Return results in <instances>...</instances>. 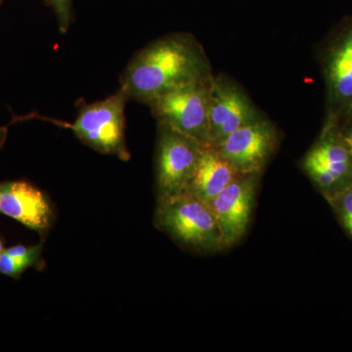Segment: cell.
<instances>
[{
  "label": "cell",
  "instance_id": "obj_1",
  "mask_svg": "<svg viewBox=\"0 0 352 352\" xmlns=\"http://www.w3.org/2000/svg\"><path fill=\"white\" fill-rule=\"evenodd\" d=\"M212 76L203 46L192 34L182 32L138 51L122 73L120 89L127 99L148 104L173 88Z\"/></svg>",
  "mask_w": 352,
  "mask_h": 352
},
{
  "label": "cell",
  "instance_id": "obj_2",
  "mask_svg": "<svg viewBox=\"0 0 352 352\" xmlns=\"http://www.w3.org/2000/svg\"><path fill=\"white\" fill-rule=\"evenodd\" d=\"M156 224L177 241L199 252L221 249V233L210 206L184 193L157 200Z\"/></svg>",
  "mask_w": 352,
  "mask_h": 352
},
{
  "label": "cell",
  "instance_id": "obj_3",
  "mask_svg": "<svg viewBox=\"0 0 352 352\" xmlns=\"http://www.w3.org/2000/svg\"><path fill=\"white\" fill-rule=\"evenodd\" d=\"M126 96L119 89L104 100L85 104L73 124H67L83 144L101 154L129 161L126 140Z\"/></svg>",
  "mask_w": 352,
  "mask_h": 352
},
{
  "label": "cell",
  "instance_id": "obj_4",
  "mask_svg": "<svg viewBox=\"0 0 352 352\" xmlns=\"http://www.w3.org/2000/svg\"><path fill=\"white\" fill-rule=\"evenodd\" d=\"M201 80L173 88L147 104L157 122L208 144L210 82Z\"/></svg>",
  "mask_w": 352,
  "mask_h": 352
},
{
  "label": "cell",
  "instance_id": "obj_5",
  "mask_svg": "<svg viewBox=\"0 0 352 352\" xmlns=\"http://www.w3.org/2000/svg\"><path fill=\"white\" fill-rule=\"evenodd\" d=\"M197 139L157 122V187L159 200L186 191L201 147Z\"/></svg>",
  "mask_w": 352,
  "mask_h": 352
},
{
  "label": "cell",
  "instance_id": "obj_6",
  "mask_svg": "<svg viewBox=\"0 0 352 352\" xmlns=\"http://www.w3.org/2000/svg\"><path fill=\"white\" fill-rule=\"evenodd\" d=\"M303 168L328 200L352 184V159L337 120L328 118L320 138L305 157Z\"/></svg>",
  "mask_w": 352,
  "mask_h": 352
},
{
  "label": "cell",
  "instance_id": "obj_7",
  "mask_svg": "<svg viewBox=\"0 0 352 352\" xmlns=\"http://www.w3.org/2000/svg\"><path fill=\"white\" fill-rule=\"evenodd\" d=\"M263 119L242 88L226 76H212L208 110V144L217 147L240 127Z\"/></svg>",
  "mask_w": 352,
  "mask_h": 352
},
{
  "label": "cell",
  "instance_id": "obj_8",
  "mask_svg": "<svg viewBox=\"0 0 352 352\" xmlns=\"http://www.w3.org/2000/svg\"><path fill=\"white\" fill-rule=\"evenodd\" d=\"M322 57L328 118L337 119L352 107V17L331 36Z\"/></svg>",
  "mask_w": 352,
  "mask_h": 352
},
{
  "label": "cell",
  "instance_id": "obj_9",
  "mask_svg": "<svg viewBox=\"0 0 352 352\" xmlns=\"http://www.w3.org/2000/svg\"><path fill=\"white\" fill-rule=\"evenodd\" d=\"M277 144L276 129L263 118L240 127L215 148L240 175H261Z\"/></svg>",
  "mask_w": 352,
  "mask_h": 352
},
{
  "label": "cell",
  "instance_id": "obj_10",
  "mask_svg": "<svg viewBox=\"0 0 352 352\" xmlns=\"http://www.w3.org/2000/svg\"><path fill=\"white\" fill-rule=\"evenodd\" d=\"M259 175H240L210 204L220 233L222 248L239 242L249 228Z\"/></svg>",
  "mask_w": 352,
  "mask_h": 352
},
{
  "label": "cell",
  "instance_id": "obj_11",
  "mask_svg": "<svg viewBox=\"0 0 352 352\" xmlns=\"http://www.w3.org/2000/svg\"><path fill=\"white\" fill-rule=\"evenodd\" d=\"M0 214L41 235L50 230L53 215L45 194L24 180L0 183Z\"/></svg>",
  "mask_w": 352,
  "mask_h": 352
},
{
  "label": "cell",
  "instance_id": "obj_12",
  "mask_svg": "<svg viewBox=\"0 0 352 352\" xmlns=\"http://www.w3.org/2000/svg\"><path fill=\"white\" fill-rule=\"evenodd\" d=\"M239 175L240 173L219 154L217 148L205 144L201 147L195 170L185 192L210 206L215 197Z\"/></svg>",
  "mask_w": 352,
  "mask_h": 352
},
{
  "label": "cell",
  "instance_id": "obj_13",
  "mask_svg": "<svg viewBox=\"0 0 352 352\" xmlns=\"http://www.w3.org/2000/svg\"><path fill=\"white\" fill-rule=\"evenodd\" d=\"M41 252L43 251L34 252L23 258H12L6 252H2L0 256V273L6 276L18 279L28 268L38 266L41 261Z\"/></svg>",
  "mask_w": 352,
  "mask_h": 352
},
{
  "label": "cell",
  "instance_id": "obj_14",
  "mask_svg": "<svg viewBox=\"0 0 352 352\" xmlns=\"http://www.w3.org/2000/svg\"><path fill=\"white\" fill-rule=\"evenodd\" d=\"M344 230L352 237V184L329 199Z\"/></svg>",
  "mask_w": 352,
  "mask_h": 352
},
{
  "label": "cell",
  "instance_id": "obj_15",
  "mask_svg": "<svg viewBox=\"0 0 352 352\" xmlns=\"http://www.w3.org/2000/svg\"><path fill=\"white\" fill-rule=\"evenodd\" d=\"M51 3L57 16L59 31L66 34L73 19L72 0H51Z\"/></svg>",
  "mask_w": 352,
  "mask_h": 352
},
{
  "label": "cell",
  "instance_id": "obj_16",
  "mask_svg": "<svg viewBox=\"0 0 352 352\" xmlns=\"http://www.w3.org/2000/svg\"><path fill=\"white\" fill-rule=\"evenodd\" d=\"M340 129H349L352 127V107L347 109L346 112L342 113L339 118L335 119Z\"/></svg>",
  "mask_w": 352,
  "mask_h": 352
},
{
  "label": "cell",
  "instance_id": "obj_17",
  "mask_svg": "<svg viewBox=\"0 0 352 352\" xmlns=\"http://www.w3.org/2000/svg\"><path fill=\"white\" fill-rule=\"evenodd\" d=\"M340 132H342V139H344V143H346L347 150H349L352 159V127H349V129H340Z\"/></svg>",
  "mask_w": 352,
  "mask_h": 352
},
{
  "label": "cell",
  "instance_id": "obj_18",
  "mask_svg": "<svg viewBox=\"0 0 352 352\" xmlns=\"http://www.w3.org/2000/svg\"><path fill=\"white\" fill-rule=\"evenodd\" d=\"M8 129L6 126H0V150L6 144Z\"/></svg>",
  "mask_w": 352,
  "mask_h": 352
},
{
  "label": "cell",
  "instance_id": "obj_19",
  "mask_svg": "<svg viewBox=\"0 0 352 352\" xmlns=\"http://www.w3.org/2000/svg\"><path fill=\"white\" fill-rule=\"evenodd\" d=\"M2 1H3V0H0V4H1Z\"/></svg>",
  "mask_w": 352,
  "mask_h": 352
},
{
  "label": "cell",
  "instance_id": "obj_20",
  "mask_svg": "<svg viewBox=\"0 0 352 352\" xmlns=\"http://www.w3.org/2000/svg\"><path fill=\"white\" fill-rule=\"evenodd\" d=\"M0 256H1V254H0Z\"/></svg>",
  "mask_w": 352,
  "mask_h": 352
}]
</instances>
